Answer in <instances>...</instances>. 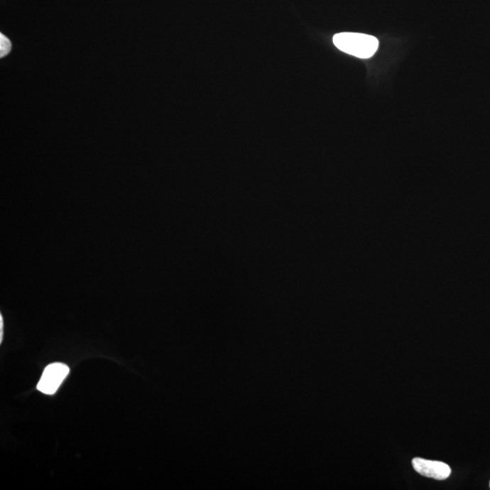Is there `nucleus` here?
I'll use <instances>...</instances> for the list:
<instances>
[{
    "mask_svg": "<svg viewBox=\"0 0 490 490\" xmlns=\"http://www.w3.org/2000/svg\"><path fill=\"white\" fill-rule=\"evenodd\" d=\"M333 44L339 50L359 58H370L379 48L378 39L361 33L342 32L333 37Z\"/></svg>",
    "mask_w": 490,
    "mask_h": 490,
    "instance_id": "f257e3e1",
    "label": "nucleus"
},
{
    "mask_svg": "<svg viewBox=\"0 0 490 490\" xmlns=\"http://www.w3.org/2000/svg\"><path fill=\"white\" fill-rule=\"evenodd\" d=\"M68 374H70V368L64 364L55 362V364H49L48 367H45L38 382V390L44 394H55Z\"/></svg>",
    "mask_w": 490,
    "mask_h": 490,
    "instance_id": "f03ea898",
    "label": "nucleus"
},
{
    "mask_svg": "<svg viewBox=\"0 0 490 490\" xmlns=\"http://www.w3.org/2000/svg\"><path fill=\"white\" fill-rule=\"evenodd\" d=\"M413 468L420 475L437 480H444L450 478L452 469L446 463L433 462L415 457L413 460Z\"/></svg>",
    "mask_w": 490,
    "mask_h": 490,
    "instance_id": "7ed1b4c3",
    "label": "nucleus"
},
{
    "mask_svg": "<svg viewBox=\"0 0 490 490\" xmlns=\"http://www.w3.org/2000/svg\"><path fill=\"white\" fill-rule=\"evenodd\" d=\"M12 44L6 36L0 34V58H4L11 51Z\"/></svg>",
    "mask_w": 490,
    "mask_h": 490,
    "instance_id": "20e7f679",
    "label": "nucleus"
},
{
    "mask_svg": "<svg viewBox=\"0 0 490 490\" xmlns=\"http://www.w3.org/2000/svg\"><path fill=\"white\" fill-rule=\"evenodd\" d=\"M3 339V319L2 316H0V342H2Z\"/></svg>",
    "mask_w": 490,
    "mask_h": 490,
    "instance_id": "39448f33",
    "label": "nucleus"
}]
</instances>
